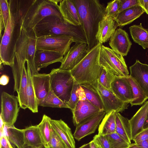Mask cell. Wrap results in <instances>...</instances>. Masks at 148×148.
Instances as JSON below:
<instances>
[{"label":"cell","mask_w":148,"mask_h":148,"mask_svg":"<svg viewBox=\"0 0 148 148\" xmlns=\"http://www.w3.org/2000/svg\"><path fill=\"white\" fill-rule=\"evenodd\" d=\"M90 148H97V146L93 140L90 142Z\"/></svg>","instance_id":"51"},{"label":"cell","mask_w":148,"mask_h":148,"mask_svg":"<svg viewBox=\"0 0 148 148\" xmlns=\"http://www.w3.org/2000/svg\"><path fill=\"white\" fill-rule=\"evenodd\" d=\"M101 110L86 99L80 100L72 111L73 123L75 126Z\"/></svg>","instance_id":"15"},{"label":"cell","mask_w":148,"mask_h":148,"mask_svg":"<svg viewBox=\"0 0 148 148\" xmlns=\"http://www.w3.org/2000/svg\"><path fill=\"white\" fill-rule=\"evenodd\" d=\"M79 148H90V143L85 144Z\"/></svg>","instance_id":"54"},{"label":"cell","mask_w":148,"mask_h":148,"mask_svg":"<svg viewBox=\"0 0 148 148\" xmlns=\"http://www.w3.org/2000/svg\"><path fill=\"white\" fill-rule=\"evenodd\" d=\"M129 29L134 41L144 49L148 48V30L143 26L142 23L133 25Z\"/></svg>","instance_id":"28"},{"label":"cell","mask_w":148,"mask_h":148,"mask_svg":"<svg viewBox=\"0 0 148 148\" xmlns=\"http://www.w3.org/2000/svg\"><path fill=\"white\" fill-rule=\"evenodd\" d=\"M102 45L99 42L70 71L74 79L79 85L88 84L97 89L98 79L102 68L99 63Z\"/></svg>","instance_id":"6"},{"label":"cell","mask_w":148,"mask_h":148,"mask_svg":"<svg viewBox=\"0 0 148 148\" xmlns=\"http://www.w3.org/2000/svg\"><path fill=\"white\" fill-rule=\"evenodd\" d=\"M79 85L84 89L86 99L101 110L104 111L102 101L97 89L87 84Z\"/></svg>","instance_id":"33"},{"label":"cell","mask_w":148,"mask_h":148,"mask_svg":"<svg viewBox=\"0 0 148 148\" xmlns=\"http://www.w3.org/2000/svg\"><path fill=\"white\" fill-rule=\"evenodd\" d=\"M106 113L105 111H101L78 125L73 134L74 138L79 141L94 133Z\"/></svg>","instance_id":"13"},{"label":"cell","mask_w":148,"mask_h":148,"mask_svg":"<svg viewBox=\"0 0 148 148\" xmlns=\"http://www.w3.org/2000/svg\"><path fill=\"white\" fill-rule=\"evenodd\" d=\"M38 105L44 107L69 108L66 103L59 98L51 89L47 96Z\"/></svg>","instance_id":"35"},{"label":"cell","mask_w":148,"mask_h":148,"mask_svg":"<svg viewBox=\"0 0 148 148\" xmlns=\"http://www.w3.org/2000/svg\"><path fill=\"white\" fill-rule=\"evenodd\" d=\"M52 127L61 138L67 148H75V141L71 129L64 121L51 119Z\"/></svg>","instance_id":"20"},{"label":"cell","mask_w":148,"mask_h":148,"mask_svg":"<svg viewBox=\"0 0 148 148\" xmlns=\"http://www.w3.org/2000/svg\"><path fill=\"white\" fill-rule=\"evenodd\" d=\"M99 63L115 76L127 77L129 72L123 56L111 49L101 45Z\"/></svg>","instance_id":"8"},{"label":"cell","mask_w":148,"mask_h":148,"mask_svg":"<svg viewBox=\"0 0 148 148\" xmlns=\"http://www.w3.org/2000/svg\"><path fill=\"white\" fill-rule=\"evenodd\" d=\"M129 68L130 76L136 81L148 98V65L136 60Z\"/></svg>","instance_id":"17"},{"label":"cell","mask_w":148,"mask_h":148,"mask_svg":"<svg viewBox=\"0 0 148 148\" xmlns=\"http://www.w3.org/2000/svg\"><path fill=\"white\" fill-rule=\"evenodd\" d=\"M63 56L57 52L36 50L34 62L36 68L38 71L42 68L46 67L52 64L61 62Z\"/></svg>","instance_id":"21"},{"label":"cell","mask_w":148,"mask_h":148,"mask_svg":"<svg viewBox=\"0 0 148 148\" xmlns=\"http://www.w3.org/2000/svg\"><path fill=\"white\" fill-rule=\"evenodd\" d=\"M36 38L33 29L30 32H27L26 62L29 65L32 74L38 73L34 62L35 55L36 50Z\"/></svg>","instance_id":"25"},{"label":"cell","mask_w":148,"mask_h":148,"mask_svg":"<svg viewBox=\"0 0 148 148\" xmlns=\"http://www.w3.org/2000/svg\"><path fill=\"white\" fill-rule=\"evenodd\" d=\"M0 148H15L11 145L4 133L0 136Z\"/></svg>","instance_id":"45"},{"label":"cell","mask_w":148,"mask_h":148,"mask_svg":"<svg viewBox=\"0 0 148 148\" xmlns=\"http://www.w3.org/2000/svg\"><path fill=\"white\" fill-rule=\"evenodd\" d=\"M23 148H47L44 145H42V146L38 147H34L30 146H28V145H25V146H24V147Z\"/></svg>","instance_id":"53"},{"label":"cell","mask_w":148,"mask_h":148,"mask_svg":"<svg viewBox=\"0 0 148 148\" xmlns=\"http://www.w3.org/2000/svg\"><path fill=\"white\" fill-rule=\"evenodd\" d=\"M72 0L77 11L89 51L99 43L96 36L99 22L106 17V8L97 0Z\"/></svg>","instance_id":"1"},{"label":"cell","mask_w":148,"mask_h":148,"mask_svg":"<svg viewBox=\"0 0 148 148\" xmlns=\"http://www.w3.org/2000/svg\"><path fill=\"white\" fill-rule=\"evenodd\" d=\"M117 23L114 19L110 17H105L99 24L96 38L102 44L107 42L114 33Z\"/></svg>","instance_id":"19"},{"label":"cell","mask_w":148,"mask_h":148,"mask_svg":"<svg viewBox=\"0 0 148 148\" xmlns=\"http://www.w3.org/2000/svg\"><path fill=\"white\" fill-rule=\"evenodd\" d=\"M128 148H140L138 145L136 143L130 144Z\"/></svg>","instance_id":"52"},{"label":"cell","mask_w":148,"mask_h":148,"mask_svg":"<svg viewBox=\"0 0 148 148\" xmlns=\"http://www.w3.org/2000/svg\"><path fill=\"white\" fill-rule=\"evenodd\" d=\"M48 148H67L65 144L52 127Z\"/></svg>","instance_id":"40"},{"label":"cell","mask_w":148,"mask_h":148,"mask_svg":"<svg viewBox=\"0 0 148 148\" xmlns=\"http://www.w3.org/2000/svg\"><path fill=\"white\" fill-rule=\"evenodd\" d=\"M114 111L106 115L99 124L98 134L107 135L116 132V114Z\"/></svg>","instance_id":"31"},{"label":"cell","mask_w":148,"mask_h":148,"mask_svg":"<svg viewBox=\"0 0 148 148\" xmlns=\"http://www.w3.org/2000/svg\"><path fill=\"white\" fill-rule=\"evenodd\" d=\"M62 0H18L21 27L30 32L45 17L55 15L63 17L58 3Z\"/></svg>","instance_id":"2"},{"label":"cell","mask_w":148,"mask_h":148,"mask_svg":"<svg viewBox=\"0 0 148 148\" xmlns=\"http://www.w3.org/2000/svg\"><path fill=\"white\" fill-rule=\"evenodd\" d=\"M139 5L148 14V0H138Z\"/></svg>","instance_id":"46"},{"label":"cell","mask_w":148,"mask_h":148,"mask_svg":"<svg viewBox=\"0 0 148 148\" xmlns=\"http://www.w3.org/2000/svg\"><path fill=\"white\" fill-rule=\"evenodd\" d=\"M51 119L50 117L44 114L41 121L37 125L43 145L47 148H48V144L51 135L52 129L51 123Z\"/></svg>","instance_id":"32"},{"label":"cell","mask_w":148,"mask_h":148,"mask_svg":"<svg viewBox=\"0 0 148 148\" xmlns=\"http://www.w3.org/2000/svg\"><path fill=\"white\" fill-rule=\"evenodd\" d=\"M27 64L26 69L27 76V95L28 108L32 112L37 113L38 111V106L34 87L32 74L29 65L28 63H27Z\"/></svg>","instance_id":"27"},{"label":"cell","mask_w":148,"mask_h":148,"mask_svg":"<svg viewBox=\"0 0 148 148\" xmlns=\"http://www.w3.org/2000/svg\"><path fill=\"white\" fill-rule=\"evenodd\" d=\"M115 76V75L102 67L98 83L104 87L111 90V83Z\"/></svg>","instance_id":"38"},{"label":"cell","mask_w":148,"mask_h":148,"mask_svg":"<svg viewBox=\"0 0 148 148\" xmlns=\"http://www.w3.org/2000/svg\"><path fill=\"white\" fill-rule=\"evenodd\" d=\"M145 12L140 6L137 5L119 13L114 19L117 22L118 27H122L130 24Z\"/></svg>","instance_id":"23"},{"label":"cell","mask_w":148,"mask_h":148,"mask_svg":"<svg viewBox=\"0 0 148 148\" xmlns=\"http://www.w3.org/2000/svg\"><path fill=\"white\" fill-rule=\"evenodd\" d=\"M26 35L20 34L16 43L13 65L12 68L14 81V91L17 93L19 105L28 108L27 89V76L25 64L27 61Z\"/></svg>","instance_id":"5"},{"label":"cell","mask_w":148,"mask_h":148,"mask_svg":"<svg viewBox=\"0 0 148 148\" xmlns=\"http://www.w3.org/2000/svg\"><path fill=\"white\" fill-rule=\"evenodd\" d=\"M73 42L71 38L64 36L50 35L36 38V50L53 51L65 55Z\"/></svg>","instance_id":"9"},{"label":"cell","mask_w":148,"mask_h":148,"mask_svg":"<svg viewBox=\"0 0 148 148\" xmlns=\"http://www.w3.org/2000/svg\"><path fill=\"white\" fill-rule=\"evenodd\" d=\"M148 128V111L147 112L146 119L143 126V130Z\"/></svg>","instance_id":"50"},{"label":"cell","mask_w":148,"mask_h":148,"mask_svg":"<svg viewBox=\"0 0 148 148\" xmlns=\"http://www.w3.org/2000/svg\"><path fill=\"white\" fill-rule=\"evenodd\" d=\"M49 74L51 90L66 103L70 100L75 80L71 71L53 69Z\"/></svg>","instance_id":"7"},{"label":"cell","mask_w":148,"mask_h":148,"mask_svg":"<svg viewBox=\"0 0 148 148\" xmlns=\"http://www.w3.org/2000/svg\"><path fill=\"white\" fill-rule=\"evenodd\" d=\"M79 84L75 80L70 100L66 103L69 109L71 110L72 112L74 109L79 100L77 92V90L79 87Z\"/></svg>","instance_id":"41"},{"label":"cell","mask_w":148,"mask_h":148,"mask_svg":"<svg viewBox=\"0 0 148 148\" xmlns=\"http://www.w3.org/2000/svg\"><path fill=\"white\" fill-rule=\"evenodd\" d=\"M10 14L6 26L1 39L0 63L12 66L15 46L21 28L18 0H8Z\"/></svg>","instance_id":"3"},{"label":"cell","mask_w":148,"mask_h":148,"mask_svg":"<svg viewBox=\"0 0 148 148\" xmlns=\"http://www.w3.org/2000/svg\"><path fill=\"white\" fill-rule=\"evenodd\" d=\"M106 136L110 148H128L130 145L116 132Z\"/></svg>","instance_id":"37"},{"label":"cell","mask_w":148,"mask_h":148,"mask_svg":"<svg viewBox=\"0 0 148 148\" xmlns=\"http://www.w3.org/2000/svg\"><path fill=\"white\" fill-rule=\"evenodd\" d=\"M9 81V77L5 75H3L0 79V84L3 86L7 85Z\"/></svg>","instance_id":"48"},{"label":"cell","mask_w":148,"mask_h":148,"mask_svg":"<svg viewBox=\"0 0 148 148\" xmlns=\"http://www.w3.org/2000/svg\"><path fill=\"white\" fill-rule=\"evenodd\" d=\"M97 148H101V147H99L97 145Z\"/></svg>","instance_id":"55"},{"label":"cell","mask_w":148,"mask_h":148,"mask_svg":"<svg viewBox=\"0 0 148 148\" xmlns=\"http://www.w3.org/2000/svg\"><path fill=\"white\" fill-rule=\"evenodd\" d=\"M121 5L120 0H112L108 2L106 8V16L115 18L119 13Z\"/></svg>","instance_id":"39"},{"label":"cell","mask_w":148,"mask_h":148,"mask_svg":"<svg viewBox=\"0 0 148 148\" xmlns=\"http://www.w3.org/2000/svg\"><path fill=\"white\" fill-rule=\"evenodd\" d=\"M116 132L129 144L131 143V132L129 120L119 113L116 114Z\"/></svg>","instance_id":"26"},{"label":"cell","mask_w":148,"mask_h":148,"mask_svg":"<svg viewBox=\"0 0 148 148\" xmlns=\"http://www.w3.org/2000/svg\"><path fill=\"white\" fill-rule=\"evenodd\" d=\"M127 77L132 87L134 97L133 100L130 103L131 106L142 104L148 98L134 79L130 75Z\"/></svg>","instance_id":"34"},{"label":"cell","mask_w":148,"mask_h":148,"mask_svg":"<svg viewBox=\"0 0 148 148\" xmlns=\"http://www.w3.org/2000/svg\"><path fill=\"white\" fill-rule=\"evenodd\" d=\"M109 44L112 49L123 57L127 55L132 44L127 33L121 28L116 29Z\"/></svg>","instance_id":"16"},{"label":"cell","mask_w":148,"mask_h":148,"mask_svg":"<svg viewBox=\"0 0 148 148\" xmlns=\"http://www.w3.org/2000/svg\"><path fill=\"white\" fill-rule=\"evenodd\" d=\"M1 98L0 116L5 125L9 126H14L19 109L18 97L3 91L1 93Z\"/></svg>","instance_id":"10"},{"label":"cell","mask_w":148,"mask_h":148,"mask_svg":"<svg viewBox=\"0 0 148 148\" xmlns=\"http://www.w3.org/2000/svg\"><path fill=\"white\" fill-rule=\"evenodd\" d=\"M148 111V101L145 102L133 116L129 120L133 140L138 134L143 131V125Z\"/></svg>","instance_id":"22"},{"label":"cell","mask_w":148,"mask_h":148,"mask_svg":"<svg viewBox=\"0 0 148 148\" xmlns=\"http://www.w3.org/2000/svg\"><path fill=\"white\" fill-rule=\"evenodd\" d=\"M97 90L106 113L113 111L116 113L122 112L127 108L129 103L121 101L111 90L104 87L99 83Z\"/></svg>","instance_id":"12"},{"label":"cell","mask_w":148,"mask_h":148,"mask_svg":"<svg viewBox=\"0 0 148 148\" xmlns=\"http://www.w3.org/2000/svg\"><path fill=\"white\" fill-rule=\"evenodd\" d=\"M23 130L25 145L38 147L44 145L37 125L29 126Z\"/></svg>","instance_id":"30"},{"label":"cell","mask_w":148,"mask_h":148,"mask_svg":"<svg viewBox=\"0 0 148 148\" xmlns=\"http://www.w3.org/2000/svg\"><path fill=\"white\" fill-rule=\"evenodd\" d=\"M77 92L78 94L79 100L86 99L84 89L79 85Z\"/></svg>","instance_id":"47"},{"label":"cell","mask_w":148,"mask_h":148,"mask_svg":"<svg viewBox=\"0 0 148 148\" xmlns=\"http://www.w3.org/2000/svg\"><path fill=\"white\" fill-rule=\"evenodd\" d=\"M4 130L9 141L17 148H23L25 146L23 129H18L14 126H9L5 124Z\"/></svg>","instance_id":"29"},{"label":"cell","mask_w":148,"mask_h":148,"mask_svg":"<svg viewBox=\"0 0 148 148\" xmlns=\"http://www.w3.org/2000/svg\"><path fill=\"white\" fill-rule=\"evenodd\" d=\"M148 140V128L144 129L137 135L133 140L135 143Z\"/></svg>","instance_id":"44"},{"label":"cell","mask_w":148,"mask_h":148,"mask_svg":"<svg viewBox=\"0 0 148 148\" xmlns=\"http://www.w3.org/2000/svg\"><path fill=\"white\" fill-rule=\"evenodd\" d=\"M121 5L119 13L134 6L139 5L138 0H120Z\"/></svg>","instance_id":"43"},{"label":"cell","mask_w":148,"mask_h":148,"mask_svg":"<svg viewBox=\"0 0 148 148\" xmlns=\"http://www.w3.org/2000/svg\"><path fill=\"white\" fill-rule=\"evenodd\" d=\"M111 90L124 102L130 103L134 100L132 87L127 77L115 76L111 83Z\"/></svg>","instance_id":"14"},{"label":"cell","mask_w":148,"mask_h":148,"mask_svg":"<svg viewBox=\"0 0 148 148\" xmlns=\"http://www.w3.org/2000/svg\"><path fill=\"white\" fill-rule=\"evenodd\" d=\"M88 51L87 44L75 43L64 56L59 68L71 71L81 61Z\"/></svg>","instance_id":"11"},{"label":"cell","mask_w":148,"mask_h":148,"mask_svg":"<svg viewBox=\"0 0 148 148\" xmlns=\"http://www.w3.org/2000/svg\"><path fill=\"white\" fill-rule=\"evenodd\" d=\"M32 78L38 104L47 96L51 89L50 76L49 74L38 73L32 74Z\"/></svg>","instance_id":"18"},{"label":"cell","mask_w":148,"mask_h":148,"mask_svg":"<svg viewBox=\"0 0 148 148\" xmlns=\"http://www.w3.org/2000/svg\"><path fill=\"white\" fill-rule=\"evenodd\" d=\"M59 5L64 20L74 25H81L77 9L72 0H62Z\"/></svg>","instance_id":"24"},{"label":"cell","mask_w":148,"mask_h":148,"mask_svg":"<svg viewBox=\"0 0 148 148\" xmlns=\"http://www.w3.org/2000/svg\"><path fill=\"white\" fill-rule=\"evenodd\" d=\"M92 140L97 145L101 148H110L109 143L106 135L98 134L94 136Z\"/></svg>","instance_id":"42"},{"label":"cell","mask_w":148,"mask_h":148,"mask_svg":"<svg viewBox=\"0 0 148 148\" xmlns=\"http://www.w3.org/2000/svg\"><path fill=\"white\" fill-rule=\"evenodd\" d=\"M136 143L140 148H148V140L138 142Z\"/></svg>","instance_id":"49"},{"label":"cell","mask_w":148,"mask_h":148,"mask_svg":"<svg viewBox=\"0 0 148 148\" xmlns=\"http://www.w3.org/2000/svg\"><path fill=\"white\" fill-rule=\"evenodd\" d=\"M37 38L44 36H64L71 38L76 43L87 44L81 25L76 26L67 22L63 17L55 15L48 16L33 29Z\"/></svg>","instance_id":"4"},{"label":"cell","mask_w":148,"mask_h":148,"mask_svg":"<svg viewBox=\"0 0 148 148\" xmlns=\"http://www.w3.org/2000/svg\"><path fill=\"white\" fill-rule=\"evenodd\" d=\"M9 5L8 0H0V38H1V32L5 28L9 18Z\"/></svg>","instance_id":"36"}]
</instances>
